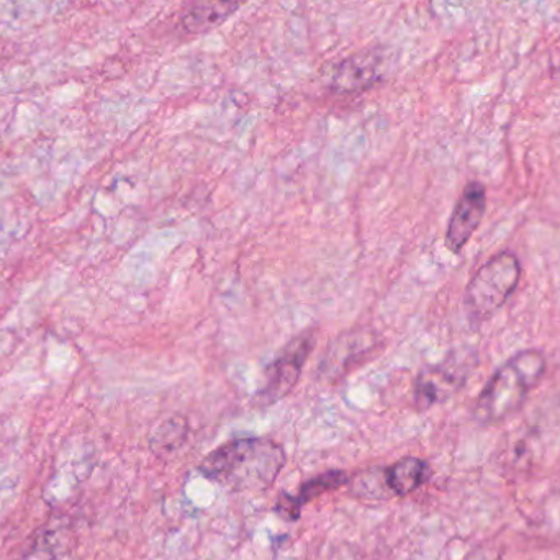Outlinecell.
Segmentation results:
<instances>
[{"mask_svg": "<svg viewBox=\"0 0 560 560\" xmlns=\"http://www.w3.org/2000/svg\"><path fill=\"white\" fill-rule=\"evenodd\" d=\"M285 451L266 438L222 444L200 463L199 472L230 492L269 489L285 466Z\"/></svg>", "mask_w": 560, "mask_h": 560, "instance_id": "obj_1", "label": "cell"}, {"mask_svg": "<svg viewBox=\"0 0 560 560\" xmlns=\"http://www.w3.org/2000/svg\"><path fill=\"white\" fill-rule=\"evenodd\" d=\"M545 354L525 349L510 358L487 382L477 398L474 417L479 423L495 424L515 415L546 374Z\"/></svg>", "mask_w": 560, "mask_h": 560, "instance_id": "obj_2", "label": "cell"}, {"mask_svg": "<svg viewBox=\"0 0 560 560\" xmlns=\"http://www.w3.org/2000/svg\"><path fill=\"white\" fill-rule=\"evenodd\" d=\"M522 278V265L513 253H500L470 279L464 295L467 316L480 325L492 318L515 292Z\"/></svg>", "mask_w": 560, "mask_h": 560, "instance_id": "obj_3", "label": "cell"}, {"mask_svg": "<svg viewBox=\"0 0 560 560\" xmlns=\"http://www.w3.org/2000/svg\"><path fill=\"white\" fill-rule=\"evenodd\" d=\"M315 348V332L303 331L293 338L282 352L266 368L265 378L255 394L258 407H271L295 388L303 365Z\"/></svg>", "mask_w": 560, "mask_h": 560, "instance_id": "obj_4", "label": "cell"}, {"mask_svg": "<svg viewBox=\"0 0 560 560\" xmlns=\"http://www.w3.org/2000/svg\"><path fill=\"white\" fill-rule=\"evenodd\" d=\"M476 359L469 352L456 351L443 362L423 369L415 381V404L420 410L450 400L466 384Z\"/></svg>", "mask_w": 560, "mask_h": 560, "instance_id": "obj_5", "label": "cell"}, {"mask_svg": "<svg viewBox=\"0 0 560 560\" xmlns=\"http://www.w3.org/2000/svg\"><path fill=\"white\" fill-rule=\"evenodd\" d=\"M487 210V190L483 184H467L454 207L450 225L446 232V246L451 253L457 255L472 238L474 233L482 223Z\"/></svg>", "mask_w": 560, "mask_h": 560, "instance_id": "obj_6", "label": "cell"}, {"mask_svg": "<svg viewBox=\"0 0 560 560\" xmlns=\"http://www.w3.org/2000/svg\"><path fill=\"white\" fill-rule=\"evenodd\" d=\"M382 56L378 52L361 51L339 62L332 72L331 88L338 94H358L368 91L382 75Z\"/></svg>", "mask_w": 560, "mask_h": 560, "instance_id": "obj_7", "label": "cell"}, {"mask_svg": "<svg viewBox=\"0 0 560 560\" xmlns=\"http://www.w3.org/2000/svg\"><path fill=\"white\" fill-rule=\"evenodd\" d=\"M248 0H187L180 13V26L189 35L210 32L229 20Z\"/></svg>", "mask_w": 560, "mask_h": 560, "instance_id": "obj_8", "label": "cell"}, {"mask_svg": "<svg viewBox=\"0 0 560 560\" xmlns=\"http://www.w3.org/2000/svg\"><path fill=\"white\" fill-rule=\"evenodd\" d=\"M431 467L420 457H404L385 469V483L397 497H407L430 480Z\"/></svg>", "mask_w": 560, "mask_h": 560, "instance_id": "obj_9", "label": "cell"}, {"mask_svg": "<svg viewBox=\"0 0 560 560\" xmlns=\"http://www.w3.org/2000/svg\"><path fill=\"white\" fill-rule=\"evenodd\" d=\"M348 474L342 472V470H328V472L319 474V476L306 480V482L300 487L299 493L295 495L296 500H299L300 505L303 506L305 503L318 499L323 493L341 489L342 486L348 483Z\"/></svg>", "mask_w": 560, "mask_h": 560, "instance_id": "obj_10", "label": "cell"}, {"mask_svg": "<svg viewBox=\"0 0 560 560\" xmlns=\"http://www.w3.org/2000/svg\"><path fill=\"white\" fill-rule=\"evenodd\" d=\"M303 506L300 505L295 495L289 492H282L279 495L278 503H276L275 512L278 513L280 518L289 523H295L302 515Z\"/></svg>", "mask_w": 560, "mask_h": 560, "instance_id": "obj_11", "label": "cell"}]
</instances>
